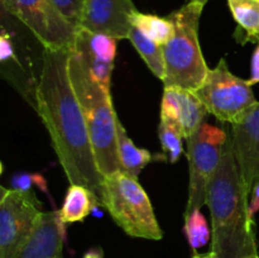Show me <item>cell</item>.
Returning a JSON list of instances; mask_svg holds the SVG:
<instances>
[{
	"label": "cell",
	"mask_w": 259,
	"mask_h": 258,
	"mask_svg": "<svg viewBox=\"0 0 259 258\" xmlns=\"http://www.w3.org/2000/svg\"><path fill=\"white\" fill-rule=\"evenodd\" d=\"M70 50L43 48L34 100L70 184L88 187L101 204V182L80 101L68 72ZM103 206V205H101Z\"/></svg>",
	"instance_id": "1"
},
{
	"label": "cell",
	"mask_w": 259,
	"mask_h": 258,
	"mask_svg": "<svg viewBox=\"0 0 259 258\" xmlns=\"http://www.w3.org/2000/svg\"><path fill=\"white\" fill-rule=\"evenodd\" d=\"M206 205L211 219L210 252L215 257L245 258L258 254L254 219L249 215V192L230 138L207 187Z\"/></svg>",
	"instance_id": "2"
},
{
	"label": "cell",
	"mask_w": 259,
	"mask_h": 258,
	"mask_svg": "<svg viewBox=\"0 0 259 258\" xmlns=\"http://www.w3.org/2000/svg\"><path fill=\"white\" fill-rule=\"evenodd\" d=\"M68 72L85 116L99 171L103 176L120 171L116 143L118 115L111 94L101 88L88 66L72 50L68 57Z\"/></svg>",
	"instance_id": "3"
},
{
	"label": "cell",
	"mask_w": 259,
	"mask_h": 258,
	"mask_svg": "<svg viewBox=\"0 0 259 258\" xmlns=\"http://www.w3.org/2000/svg\"><path fill=\"white\" fill-rule=\"evenodd\" d=\"M204 8L189 2L168 15L175 24V34L163 46L164 88L196 91L209 72L199 40L200 18Z\"/></svg>",
	"instance_id": "4"
},
{
	"label": "cell",
	"mask_w": 259,
	"mask_h": 258,
	"mask_svg": "<svg viewBox=\"0 0 259 258\" xmlns=\"http://www.w3.org/2000/svg\"><path fill=\"white\" fill-rule=\"evenodd\" d=\"M101 205L108 210L116 225L131 237L148 240L163 238L146 190L138 179L121 169L104 176Z\"/></svg>",
	"instance_id": "5"
},
{
	"label": "cell",
	"mask_w": 259,
	"mask_h": 258,
	"mask_svg": "<svg viewBox=\"0 0 259 258\" xmlns=\"http://www.w3.org/2000/svg\"><path fill=\"white\" fill-rule=\"evenodd\" d=\"M194 93L209 114L230 125L238 123L257 104L249 81L234 75L224 58L210 68L204 82Z\"/></svg>",
	"instance_id": "6"
},
{
	"label": "cell",
	"mask_w": 259,
	"mask_h": 258,
	"mask_svg": "<svg viewBox=\"0 0 259 258\" xmlns=\"http://www.w3.org/2000/svg\"><path fill=\"white\" fill-rule=\"evenodd\" d=\"M228 139L224 129L206 121L186 139L190 181L185 214L206 205L207 187L222 162Z\"/></svg>",
	"instance_id": "7"
},
{
	"label": "cell",
	"mask_w": 259,
	"mask_h": 258,
	"mask_svg": "<svg viewBox=\"0 0 259 258\" xmlns=\"http://www.w3.org/2000/svg\"><path fill=\"white\" fill-rule=\"evenodd\" d=\"M3 8L30 30L47 50H70L76 28L58 10L53 0H2Z\"/></svg>",
	"instance_id": "8"
},
{
	"label": "cell",
	"mask_w": 259,
	"mask_h": 258,
	"mask_svg": "<svg viewBox=\"0 0 259 258\" xmlns=\"http://www.w3.org/2000/svg\"><path fill=\"white\" fill-rule=\"evenodd\" d=\"M0 258H15L37 228L43 211L35 192L0 189Z\"/></svg>",
	"instance_id": "9"
},
{
	"label": "cell",
	"mask_w": 259,
	"mask_h": 258,
	"mask_svg": "<svg viewBox=\"0 0 259 258\" xmlns=\"http://www.w3.org/2000/svg\"><path fill=\"white\" fill-rule=\"evenodd\" d=\"M137 10L133 0H86L80 28L104 33L118 40L128 39L131 17Z\"/></svg>",
	"instance_id": "10"
},
{
	"label": "cell",
	"mask_w": 259,
	"mask_h": 258,
	"mask_svg": "<svg viewBox=\"0 0 259 258\" xmlns=\"http://www.w3.org/2000/svg\"><path fill=\"white\" fill-rule=\"evenodd\" d=\"M230 143L248 192L259 180V101L240 119L232 124Z\"/></svg>",
	"instance_id": "11"
},
{
	"label": "cell",
	"mask_w": 259,
	"mask_h": 258,
	"mask_svg": "<svg viewBox=\"0 0 259 258\" xmlns=\"http://www.w3.org/2000/svg\"><path fill=\"white\" fill-rule=\"evenodd\" d=\"M118 39L104 33L80 28L73 46L70 48L83 61L90 72L106 93L111 94V75L116 55Z\"/></svg>",
	"instance_id": "12"
},
{
	"label": "cell",
	"mask_w": 259,
	"mask_h": 258,
	"mask_svg": "<svg viewBox=\"0 0 259 258\" xmlns=\"http://www.w3.org/2000/svg\"><path fill=\"white\" fill-rule=\"evenodd\" d=\"M209 114L194 91L179 88H164L161 103V116L176 121L184 133L190 138L202 124Z\"/></svg>",
	"instance_id": "13"
},
{
	"label": "cell",
	"mask_w": 259,
	"mask_h": 258,
	"mask_svg": "<svg viewBox=\"0 0 259 258\" xmlns=\"http://www.w3.org/2000/svg\"><path fill=\"white\" fill-rule=\"evenodd\" d=\"M65 224L58 210L43 211L37 228L15 258H65Z\"/></svg>",
	"instance_id": "14"
},
{
	"label": "cell",
	"mask_w": 259,
	"mask_h": 258,
	"mask_svg": "<svg viewBox=\"0 0 259 258\" xmlns=\"http://www.w3.org/2000/svg\"><path fill=\"white\" fill-rule=\"evenodd\" d=\"M95 195L82 185L70 184L65 200L58 210V217L63 224L83 222L95 206H100Z\"/></svg>",
	"instance_id": "15"
},
{
	"label": "cell",
	"mask_w": 259,
	"mask_h": 258,
	"mask_svg": "<svg viewBox=\"0 0 259 258\" xmlns=\"http://www.w3.org/2000/svg\"><path fill=\"white\" fill-rule=\"evenodd\" d=\"M116 143H118V158L120 169L138 179L142 169L153 159V156L148 149L139 148L134 144L119 118L116 123Z\"/></svg>",
	"instance_id": "16"
},
{
	"label": "cell",
	"mask_w": 259,
	"mask_h": 258,
	"mask_svg": "<svg viewBox=\"0 0 259 258\" xmlns=\"http://www.w3.org/2000/svg\"><path fill=\"white\" fill-rule=\"evenodd\" d=\"M233 18L238 23L240 43L259 40V0H228Z\"/></svg>",
	"instance_id": "17"
},
{
	"label": "cell",
	"mask_w": 259,
	"mask_h": 258,
	"mask_svg": "<svg viewBox=\"0 0 259 258\" xmlns=\"http://www.w3.org/2000/svg\"><path fill=\"white\" fill-rule=\"evenodd\" d=\"M128 39L134 46V48L139 53L142 60L148 66L151 72L163 82L164 75H166L163 46L149 39L138 28L133 27V25H132L131 30H129Z\"/></svg>",
	"instance_id": "18"
},
{
	"label": "cell",
	"mask_w": 259,
	"mask_h": 258,
	"mask_svg": "<svg viewBox=\"0 0 259 258\" xmlns=\"http://www.w3.org/2000/svg\"><path fill=\"white\" fill-rule=\"evenodd\" d=\"M131 24L161 46L166 45L175 34V24L168 17L162 18L137 10L132 14Z\"/></svg>",
	"instance_id": "19"
},
{
	"label": "cell",
	"mask_w": 259,
	"mask_h": 258,
	"mask_svg": "<svg viewBox=\"0 0 259 258\" xmlns=\"http://www.w3.org/2000/svg\"><path fill=\"white\" fill-rule=\"evenodd\" d=\"M158 138L162 151L171 163H176L184 153V133L176 121L161 116L158 126Z\"/></svg>",
	"instance_id": "20"
},
{
	"label": "cell",
	"mask_w": 259,
	"mask_h": 258,
	"mask_svg": "<svg viewBox=\"0 0 259 258\" xmlns=\"http://www.w3.org/2000/svg\"><path fill=\"white\" fill-rule=\"evenodd\" d=\"M184 219V233L189 245L196 252L199 248L206 245L211 239V230L207 225L206 218L200 211V209L185 214Z\"/></svg>",
	"instance_id": "21"
},
{
	"label": "cell",
	"mask_w": 259,
	"mask_h": 258,
	"mask_svg": "<svg viewBox=\"0 0 259 258\" xmlns=\"http://www.w3.org/2000/svg\"><path fill=\"white\" fill-rule=\"evenodd\" d=\"M34 187L47 192V182L40 174L17 172L12 177V189L23 192H34Z\"/></svg>",
	"instance_id": "22"
},
{
	"label": "cell",
	"mask_w": 259,
	"mask_h": 258,
	"mask_svg": "<svg viewBox=\"0 0 259 258\" xmlns=\"http://www.w3.org/2000/svg\"><path fill=\"white\" fill-rule=\"evenodd\" d=\"M86 0H53L56 7L58 8L61 13L75 25L76 28H80L81 18H82L83 7H85Z\"/></svg>",
	"instance_id": "23"
},
{
	"label": "cell",
	"mask_w": 259,
	"mask_h": 258,
	"mask_svg": "<svg viewBox=\"0 0 259 258\" xmlns=\"http://www.w3.org/2000/svg\"><path fill=\"white\" fill-rule=\"evenodd\" d=\"M0 60L8 61V60H15L14 55V47L10 40V37L7 34L5 30H3L2 35H0Z\"/></svg>",
	"instance_id": "24"
},
{
	"label": "cell",
	"mask_w": 259,
	"mask_h": 258,
	"mask_svg": "<svg viewBox=\"0 0 259 258\" xmlns=\"http://www.w3.org/2000/svg\"><path fill=\"white\" fill-rule=\"evenodd\" d=\"M259 211V180L253 185L249 197V215L254 219V215Z\"/></svg>",
	"instance_id": "25"
},
{
	"label": "cell",
	"mask_w": 259,
	"mask_h": 258,
	"mask_svg": "<svg viewBox=\"0 0 259 258\" xmlns=\"http://www.w3.org/2000/svg\"><path fill=\"white\" fill-rule=\"evenodd\" d=\"M250 85H255L259 82V40H258V47L255 48L254 53L252 57V66H250V77H249Z\"/></svg>",
	"instance_id": "26"
},
{
	"label": "cell",
	"mask_w": 259,
	"mask_h": 258,
	"mask_svg": "<svg viewBox=\"0 0 259 258\" xmlns=\"http://www.w3.org/2000/svg\"><path fill=\"white\" fill-rule=\"evenodd\" d=\"M83 258H103V250L101 249H90L85 253Z\"/></svg>",
	"instance_id": "27"
},
{
	"label": "cell",
	"mask_w": 259,
	"mask_h": 258,
	"mask_svg": "<svg viewBox=\"0 0 259 258\" xmlns=\"http://www.w3.org/2000/svg\"><path fill=\"white\" fill-rule=\"evenodd\" d=\"M191 258H217L215 257V254L212 252H209V253H204V254H200V253L195 252V254L192 255Z\"/></svg>",
	"instance_id": "28"
},
{
	"label": "cell",
	"mask_w": 259,
	"mask_h": 258,
	"mask_svg": "<svg viewBox=\"0 0 259 258\" xmlns=\"http://www.w3.org/2000/svg\"><path fill=\"white\" fill-rule=\"evenodd\" d=\"M190 2H194V3H197V4H200V5H206V3L209 2V0H190Z\"/></svg>",
	"instance_id": "29"
},
{
	"label": "cell",
	"mask_w": 259,
	"mask_h": 258,
	"mask_svg": "<svg viewBox=\"0 0 259 258\" xmlns=\"http://www.w3.org/2000/svg\"><path fill=\"white\" fill-rule=\"evenodd\" d=\"M245 258H259V254H254V255H249V257H245Z\"/></svg>",
	"instance_id": "30"
}]
</instances>
